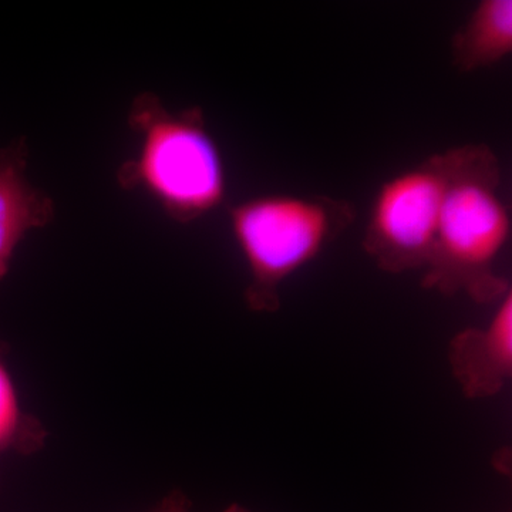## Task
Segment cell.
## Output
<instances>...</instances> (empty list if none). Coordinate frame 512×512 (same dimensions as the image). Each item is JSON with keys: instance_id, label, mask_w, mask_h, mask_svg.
<instances>
[{"instance_id": "6da1fadb", "label": "cell", "mask_w": 512, "mask_h": 512, "mask_svg": "<svg viewBox=\"0 0 512 512\" xmlns=\"http://www.w3.org/2000/svg\"><path fill=\"white\" fill-rule=\"evenodd\" d=\"M501 177L500 160L490 147H460L430 258L421 271L424 288L493 305L510 291L497 272L512 228Z\"/></svg>"}, {"instance_id": "7a4b0ae2", "label": "cell", "mask_w": 512, "mask_h": 512, "mask_svg": "<svg viewBox=\"0 0 512 512\" xmlns=\"http://www.w3.org/2000/svg\"><path fill=\"white\" fill-rule=\"evenodd\" d=\"M127 124L141 137L116 173L121 190L147 192L178 224L207 217L227 197V171L201 107L171 113L156 93L138 94Z\"/></svg>"}, {"instance_id": "3957f363", "label": "cell", "mask_w": 512, "mask_h": 512, "mask_svg": "<svg viewBox=\"0 0 512 512\" xmlns=\"http://www.w3.org/2000/svg\"><path fill=\"white\" fill-rule=\"evenodd\" d=\"M229 227L248 268L249 311L275 313L281 289L355 222L352 202L329 195L266 194L228 208Z\"/></svg>"}, {"instance_id": "277c9868", "label": "cell", "mask_w": 512, "mask_h": 512, "mask_svg": "<svg viewBox=\"0 0 512 512\" xmlns=\"http://www.w3.org/2000/svg\"><path fill=\"white\" fill-rule=\"evenodd\" d=\"M458 157L460 147L434 154L380 185L363 235V249L380 271H423Z\"/></svg>"}, {"instance_id": "5b68a950", "label": "cell", "mask_w": 512, "mask_h": 512, "mask_svg": "<svg viewBox=\"0 0 512 512\" xmlns=\"http://www.w3.org/2000/svg\"><path fill=\"white\" fill-rule=\"evenodd\" d=\"M483 326L461 330L448 348V363L468 399L503 392L512 376V292L500 301Z\"/></svg>"}, {"instance_id": "8992f818", "label": "cell", "mask_w": 512, "mask_h": 512, "mask_svg": "<svg viewBox=\"0 0 512 512\" xmlns=\"http://www.w3.org/2000/svg\"><path fill=\"white\" fill-rule=\"evenodd\" d=\"M29 146L25 137L0 148V282L29 231L55 220V201L28 180Z\"/></svg>"}, {"instance_id": "52a82bcc", "label": "cell", "mask_w": 512, "mask_h": 512, "mask_svg": "<svg viewBox=\"0 0 512 512\" xmlns=\"http://www.w3.org/2000/svg\"><path fill=\"white\" fill-rule=\"evenodd\" d=\"M511 53V0H481L451 37V63L461 73L495 66Z\"/></svg>"}, {"instance_id": "ba28073f", "label": "cell", "mask_w": 512, "mask_h": 512, "mask_svg": "<svg viewBox=\"0 0 512 512\" xmlns=\"http://www.w3.org/2000/svg\"><path fill=\"white\" fill-rule=\"evenodd\" d=\"M47 431L35 416L20 403L15 380L5 359L0 342V456L15 453L22 456L37 453L45 446Z\"/></svg>"}, {"instance_id": "9c48e42d", "label": "cell", "mask_w": 512, "mask_h": 512, "mask_svg": "<svg viewBox=\"0 0 512 512\" xmlns=\"http://www.w3.org/2000/svg\"><path fill=\"white\" fill-rule=\"evenodd\" d=\"M153 512H192L190 501L184 494L174 491L164 498L163 503L158 505Z\"/></svg>"}, {"instance_id": "30bf717a", "label": "cell", "mask_w": 512, "mask_h": 512, "mask_svg": "<svg viewBox=\"0 0 512 512\" xmlns=\"http://www.w3.org/2000/svg\"><path fill=\"white\" fill-rule=\"evenodd\" d=\"M222 512H254L249 510V508L244 507V505L239 504H231L229 507L225 508Z\"/></svg>"}]
</instances>
